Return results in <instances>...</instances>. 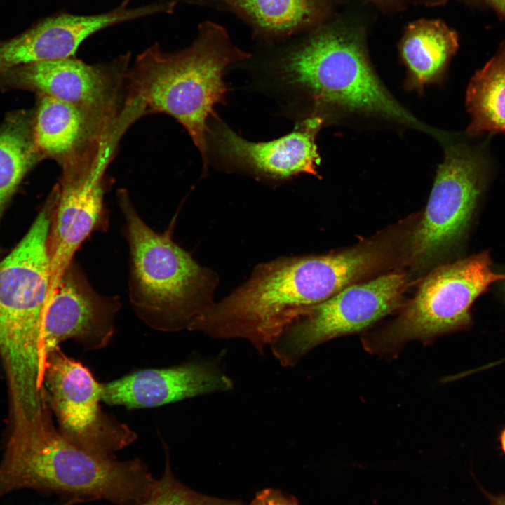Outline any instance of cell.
<instances>
[{"label": "cell", "instance_id": "4dcf8cb0", "mask_svg": "<svg viewBox=\"0 0 505 505\" xmlns=\"http://www.w3.org/2000/svg\"><path fill=\"white\" fill-rule=\"evenodd\" d=\"M48 413H49V412H48ZM46 415H47V414H46ZM44 416H45V415H44ZM40 419H41V418H40ZM37 420H38V419H37ZM29 424H30V423H29ZM24 426H25V425H24ZM15 427H18V426H15Z\"/></svg>", "mask_w": 505, "mask_h": 505}, {"label": "cell", "instance_id": "8992f818", "mask_svg": "<svg viewBox=\"0 0 505 505\" xmlns=\"http://www.w3.org/2000/svg\"><path fill=\"white\" fill-rule=\"evenodd\" d=\"M119 203L126 221L129 297L136 314L159 331H191L215 303L217 275L176 244L170 229L159 233L150 228L124 191Z\"/></svg>", "mask_w": 505, "mask_h": 505}, {"label": "cell", "instance_id": "8fae6325", "mask_svg": "<svg viewBox=\"0 0 505 505\" xmlns=\"http://www.w3.org/2000/svg\"><path fill=\"white\" fill-rule=\"evenodd\" d=\"M120 309L117 297L99 295L74 261L47 298L41 333V354H48L66 339L84 349L106 346L114 332V319Z\"/></svg>", "mask_w": 505, "mask_h": 505}, {"label": "cell", "instance_id": "4fadbf2b", "mask_svg": "<svg viewBox=\"0 0 505 505\" xmlns=\"http://www.w3.org/2000/svg\"><path fill=\"white\" fill-rule=\"evenodd\" d=\"M320 115L300 121L290 133L263 142L246 140L222 121L209 129L215 152L231 168L257 176L286 180L301 173L316 175L320 156L316 137L323 123Z\"/></svg>", "mask_w": 505, "mask_h": 505}, {"label": "cell", "instance_id": "52a82bcc", "mask_svg": "<svg viewBox=\"0 0 505 505\" xmlns=\"http://www.w3.org/2000/svg\"><path fill=\"white\" fill-rule=\"evenodd\" d=\"M445 156L420 220L408 239L405 263L419 275L445 261L466 238L493 173L489 139L471 144L443 135Z\"/></svg>", "mask_w": 505, "mask_h": 505}, {"label": "cell", "instance_id": "484cf974", "mask_svg": "<svg viewBox=\"0 0 505 505\" xmlns=\"http://www.w3.org/2000/svg\"><path fill=\"white\" fill-rule=\"evenodd\" d=\"M490 505H505V494L492 497Z\"/></svg>", "mask_w": 505, "mask_h": 505}, {"label": "cell", "instance_id": "7c38bea8", "mask_svg": "<svg viewBox=\"0 0 505 505\" xmlns=\"http://www.w3.org/2000/svg\"><path fill=\"white\" fill-rule=\"evenodd\" d=\"M108 157L100 154L88 168L64 171L47 239L50 268L48 297L81 243L105 224L102 177Z\"/></svg>", "mask_w": 505, "mask_h": 505}, {"label": "cell", "instance_id": "4316f807", "mask_svg": "<svg viewBox=\"0 0 505 505\" xmlns=\"http://www.w3.org/2000/svg\"><path fill=\"white\" fill-rule=\"evenodd\" d=\"M501 446L504 453L505 454V428L501 431L499 435Z\"/></svg>", "mask_w": 505, "mask_h": 505}, {"label": "cell", "instance_id": "ac0fdd59", "mask_svg": "<svg viewBox=\"0 0 505 505\" xmlns=\"http://www.w3.org/2000/svg\"><path fill=\"white\" fill-rule=\"evenodd\" d=\"M97 120L72 104L42 95L32 128L34 145L41 156L66 164L87 140Z\"/></svg>", "mask_w": 505, "mask_h": 505}, {"label": "cell", "instance_id": "f1b7e54d", "mask_svg": "<svg viewBox=\"0 0 505 505\" xmlns=\"http://www.w3.org/2000/svg\"><path fill=\"white\" fill-rule=\"evenodd\" d=\"M500 282H501V292L505 301V279Z\"/></svg>", "mask_w": 505, "mask_h": 505}, {"label": "cell", "instance_id": "e0dca14e", "mask_svg": "<svg viewBox=\"0 0 505 505\" xmlns=\"http://www.w3.org/2000/svg\"><path fill=\"white\" fill-rule=\"evenodd\" d=\"M459 47L457 32L438 19H419L408 24L399 43L408 69V86L417 90L441 81Z\"/></svg>", "mask_w": 505, "mask_h": 505}, {"label": "cell", "instance_id": "603a6c76", "mask_svg": "<svg viewBox=\"0 0 505 505\" xmlns=\"http://www.w3.org/2000/svg\"><path fill=\"white\" fill-rule=\"evenodd\" d=\"M248 505H299V503L292 495L278 490L267 488L257 492Z\"/></svg>", "mask_w": 505, "mask_h": 505}, {"label": "cell", "instance_id": "83f0119b", "mask_svg": "<svg viewBox=\"0 0 505 505\" xmlns=\"http://www.w3.org/2000/svg\"><path fill=\"white\" fill-rule=\"evenodd\" d=\"M460 1H462L466 4H477L479 2H487V0H459Z\"/></svg>", "mask_w": 505, "mask_h": 505}, {"label": "cell", "instance_id": "d4e9b609", "mask_svg": "<svg viewBox=\"0 0 505 505\" xmlns=\"http://www.w3.org/2000/svg\"><path fill=\"white\" fill-rule=\"evenodd\" d=\"M487 2L505 18V0H487Z\"/></svg>", "mask_w": 505, "mask_h": 505}, {"label": "cell", "instance_id": "cb8c5ba5", "mask_svg": "<svg viewBox=\"0 0 505 505\" xmlns=\"http://www.w3.org/2000/svg\"><path fill=\"white\" fill-rule=\"evenodd\" d=\"M375 4L381 8L400 10L408 6H436L443 4L446 0H365Z\"/></svg>", "mask_w": 505, "mask_h": 505}, {"label": "cell", "instance_id": "d6986e66", "mask_svg": "<svg viewBox=\"0 0 505 505\" xmlns=\"http://www.w3.org/2000/svg\"><path fill=\"white\" fill-rule=\"evenodd\" d=\"M267 37H283L325 24L330 0H220Z\"/></svg>", "mask_w": 505, "mask_h": 505}, {"label": "cell", "instance_id": "277c9868", "mask_svg": "<svg viewBox=\"0 0 505 505\" xmlns=\"http://www.w3.org/2000/svg\"><path fill=\"white\" fill-rule=\"evenodd\" d=\"M250 57L231 42L223 27L210 21L201 24L196 40L184 50L172 53L157 48L148 50L133 72L126 121L146 112L173 117L198 149L206 170L208 120L215 116L214 107L224 101L225 70Z\"/></svg>", "mask_w": 505, "mask_h": 505}, {"label": "cell", "instance_id": "ffe728a7", "mask_svg": "<svg viewBox=\"0 0 505 505\" xmlns=\"http://www.w3.org/2000/svg\"><path fill=\"white\" fill-rule=\"evenodd\" d=\"M469 138L505 134V39L496 54L471 78L466 93Z\"/></svg>", "mask_w": 505, "mask_h": 505}, {"label": "cell", "instance_id": "3957f363", "mask_svg": "<svg viewBox=\"0 0 505 505\" xmlns=\"http://www.w3.org/2000/svg\"><path fill=\"white\" fill-rule=\"evenodd\" d=\"M58 193L52 191L26 235L0 262V355L18 420L34 419L47 408L41 333L50 286L47 239Z\"/></svg>", "mask_w": 505, "mask_h": 505}, {"label": "cell", "instance_id": "44dd1931", "mask_svg": "<svg viewBox=\"0 0 505 505\" xmlns=\"http://www.w3.org/2000/svg\"><path fill=\"white\" fill-rule=\"evenodd\" d=\"M28 114L11 115L0 128V220L8 200L42 156L36 149Z\"/></svg>", "mask_w": 505, "mask_h": 505}, {"label": "cell", "instance_id": "ba28073f", "mask_svg": "<svg viewBox=\"0 0 505 505\" xmlns=\"http://www.w3.org/2000/svg\"><path fill=\"white\" fill-rule=\"evenodd\" d=\"M504 279L505 273L492 269L487 251L438 265L393 321L363 337V346L372 354L392 356L410 341L428 343L464 330L472 323L475 300Z\"/></svg>", "mask_w": 505, "mask_h": 505}, {"label": "cell", "instance_id": "5b68a950", "mask_svg": "<svg viewBox=\"0 0 505 505\" xmlns=\"http://www.w3.org/2000/svg\"><path fill=\"white\" fill-rule=\"evenodd\" d=\"M281 84L318 107H338L417 126L388 93L370 63L364 28L346 21L323 24L286 50L276 65Z\"/></svg>", "mask_w": 505, "mask_h": 505}, {"label": "cell", "instance_id": "9c48e42d", "mask_svg": "<svg viewBox=\"0 0 505 505\" xmlns=\"http://www.w3.org/2000/svg\"><path fill=\"white\" fill-rule=\"evenodd\" d=\"M410 281L395 270L345 288L290 325L271 344L273 355L293 367L316 346L369 328L403 306Z\"/></svg>", "mask_w": 505, "mask_h": 505}, {"label": "cell", "instance_id": "2e32d148", "mask_svg": "<svg viewBox=\"0 0 505 505\" xmlns=\"http://www.w3.org/2000/svg\"><path fill=\"white\" fill-rule=\"evenodd\" d=\"M0 84L38 91L96 118L108 110L114 98V87L106 72L72 57L13 68L0 75Z\"/></svg>", "mask_w": 505, "mask_h": 505}, {"label": "cell", "instance_id": "1f68e13d", "mask_svg": "<svg viewBox=\"0 0 505 505\" xmlns=\"http://www.w3.org/2000/svg\"><path fill=\"white\" fill-rule=\"evenodd\" d=\"M60 505H67V504H61Z\"/></svg>", "mask_w": 505, "mask_h": 505}, {"label": "cell", "instance_id": "9a60e30c", "mask_svg": "<svg viewBox=\"0 0 505 505\" xmlns=\"http://www.w3.org/2000/svg\"><path fill=\"white\" fill-rule=\"evenodd\" d=\"M155 13L153 6L95 15L60 14L48 18L22 34L0 42V75L25 65L72 58L81 43L109 26Z\"/></svg>", "mask_w": 505, "mask_h": 505}, {"label": "cell", "instance_id": "7402d4cb", "mask_svg": "<svg viewBox=\"0 0 505 505\" xmlns=\"http://www.w3.org/2000/svg\"><path fill=\"white\" fill-rule=\"evenodd\" d=\"M140 505H243L240 501L219 499L197 492L173 476L167 454L163 473L149 496Z\"/></svg>", "mask_w": 505, "mask_h": 505}, {"label": "cell", "instance_id": "6da1fadb", "mask_svg": "<svg viewBox=\"0 0 505 505\" xmlns=\"http://www.w3.org/2000/svg\"><path fill=\"white\" fill-rule=\"evenodd\" d=\"M384 265L383 252L372 239L328 254L260 264L242 285L208 309L191 331L215 339H243L263 354L312 308Z\"/></svg>", "mask_w": 505, "mask_h": 505}, {"label": "cell", "instance_id": "f546056e", "mask_svg": "<svg viewBox=\"0 0 505 505\" xmlns=\"http://www.w3.org/2000/svg\"><path fill=\"white\" fill-rule=\"evenodd\" d=\"M106 154V155H107V156H109V152H107V151H101V152H100L99 154ZM99 154H98V155H99ZM79 170H80V169H79ZM65 171H72V170H65ZM73 171H74V170H73ZM75 171H76V170H75Z\"/></svg>", "mask_w": 505, "mask_h": 505}, {"label": "cell", "instance_id": "30bf717a", "mask_svg": "<svg viewBox=\"0 0 505 505\" xmlns=\"http://www.w3.org/2000/svg\"><path fill=\"white\" fill-rule=\"evenodd\" d=\"M43 384L60 433L76 447L94 456L114 459L116 452L136 440L129 426L102 410V384L59 346L46 357Z\"/></svg>", "mask_w": 505, "mask_h": 505}, {"label": "cell", "instance_id": "7a4b0ae2", "mask_svg": "<svg viewBox=\"0 0 505 505\" xmlns=\"http://www.w3.org/2000/svg\"><path fill=\"white\" fill-rule=\"evenodd\" d=\"M157 480L139 459L100 458L76 447L53 427L50 415L13 430L0 462V499L29 489L61 504L106 500L140 505Z\"/></svg>", "mask_w": 505, "mask_h": 505}, {"label": "cell", "instance_id": "5bb4252c", "mask_svg": "<svg viewBox=\"0 0 505 505\" xmlns=\"http://www.w3.org/2000/svg\"><path fill=\"white\" fill-rule=\"evenodd\" d=\"M233 388L218 360L200 359L140 370L102 384V400L130 408H152Z\"/></svg>", "mask_w": 505, "mask_h": 505}]
</instances>
